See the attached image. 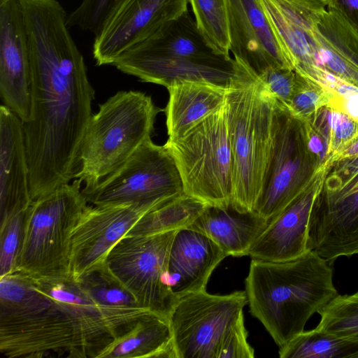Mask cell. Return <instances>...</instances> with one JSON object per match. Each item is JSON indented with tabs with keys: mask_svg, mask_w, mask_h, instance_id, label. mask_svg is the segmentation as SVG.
<instances>
[{
	"mask_svg": "<svg viewBox=\"0 0 358 358\" xmlns=\"http://www.w3.org/2000/svg\"><path fill=\"white\" fill-rule=\"evenodd\" d=\"M76 280L94 300L102 305L140 307L133 295L113 275L106 262L89 270Z\"/></svg>",
	"mask_w": 358,
	"mask_h": 358,
	"instance_id": "obj_27",
	"label": "cell"
},
{
	"mask_svg": "<svg viewBox=\"0 0 358 358\" xmlns=\"http://www.w3.org/2000/svg\"><path fill=\"white\" fill-rule=\"evenodd\" d=\"M350 200L358 204V192Z\"/></svg>",
	"mask_w": 358,
	"mask_h": 358,
	"instance_id": "obj_40",
	"label": "cell"
},
{
	"mask_svg": "<svg viewBox=\"0 0 358 358\" xmlns=\"http://www.w3.org/2000/svg\"><path fill=\"white\" fill-rule=\"evenodd\" d=\"M344 117L345 115L340 113L331 112L328 117L329 124L331 129L334 131L340 124Z\"/></svg>",
	"mask_w": 358,
	"mask_h": 358,
	"instance_id": "obj_37",
	"label": "cell"
},
{
	"mask_svg": "<svg viewBox=\"0 0 358 358\" xmlns=\"http://www.w3.org/2000/svg\"><path fill=\"white\" fill-rule=\"evenodd\" d=\"M165 145L176 162L186 194L209 206H231L233 166L226 103Z\"/></svg>",
	"mask_w": 358,
	"mask_h": 358,
	"instance_id": "obj_8",
	"label": "cell"
},
{
	"mask_svg": "<svg viewBox=\"0 0 358 358\" xmlns=\"http://www.w3.org/2000/svg\"><path fill=\"white\" fill-rule=\"evenodd\" d=\"M187 4V0H117L94 33L96 65H113L126 50L183 15Z\"/></svg>",
	"mask_w": 358,
	"mask_h": 358,
	"instance_id": "obj_12",
	"label": "cell"
},
{
	"mask_svg": "<svg viewBox=\"0 0 358 358\" xmlns=\"http://www.w3.org/2000/svg\"><path fill=\"white\" fill-rule=\"evenodd\" d=\"M345 108L349 116L358 120V94L346 97Z\"/></svg>",
	"mask_w": 358,
	"mask_h": 358,
	"instance_id": "obj_35",
	"label": "cell"
},
{
	"mask_svg": "<svg viewBox=\"0 0 358 358\" xmlns=\"http://www.w3.org/2000/svg\"><path fill=\"white\" fill-rule=\"evenodd\" d=\"M230 51L257 74L291 69L257 0H228ZM293 70V69H292Z\"/></svg>",
	"mask_w": 358,
	"mask_h": 358,
	"instance_id": "obj_17",
	"label": "cell"
},
{
	"mask_svg": "<svg viewBox=\"0 0 358 358\" xmlns=\"http://www.w3.org/2000/svg\"><path fill=\"white\" fill-rule=\"evenodd\" d=\"M0 96L22 122L30 117L31 66L27 34L17 0L0 3Z\"/></svg>",
	"mask_w": 358,
	"mask_h": 358,
	"instance_id": "obj_14",
	"label": "cell"
},
{
	"mask_svg": "<svg viewBox=\"0 0 358 358\" xmlns=\"http://www.w3.org/2000/svg\"><path fill=\"white\" fill-rule=\"evenodd\" d=\"M208 206L185 193L146 213L126 236H149L187 228Z\"/></svg>",
	"mask_w": 358,
	"mask_h": 358,
	"instance_id": "obj_24",
	"label": "cell"
},
{
	"mask_svg": "<svg viewBox=\"0 0 358 358\" xmlns=\"http://www.w3.org/2000/svg\"><path fill=\"white\" fill-rule=\"evenodd\" d=\"M176 358L169 318L152 311L115 338L96 358Z\"/></svg>",
	"mask_w": 358,
	"mask_h": 358,
	"instance_id": "obj_23",
	"label": "cell"
},
{
	"mask_svg": "<svg viewBox=\"0 0 358 358\" xmlns=\"http://www.w3.org/2000/svg\"><path fill=\"white\" fill-rule=\"evenodd\" d=\"M197 28L213 50L229 56L230 32L228 0H187Z\"/></svg>",
	"mask_w": 358,
	"mask_h": 358,
	"instance_id": "obj_26",
	"label": "cell"
},
{
	"mask_svg": "<svg viewBox=\"0 0 358 358\" xmlns=\"http://www.w3.org/2000/svg\"><path fill=\"white\" fill-rule=\"evenodd\" d=\"M47 303L25 317L0 320V352L9 358H96L115 338L152 310L94 300L71 275L32 278Z\"/></svg>",
	"mask_w": 358,
	"mask_h": 358,
	"instance_id": "obj_2",
	"label": "cell"
},
{
	"mask_svg": "<svg viewBox=\"0 0 358 358\" xmlns=\"http://www.w3.org/2000/svg\"><path fill=\"white\" fill-rule=\"evenodd\" d=\"M245 284L250 313L279 347L338 295L331 264L311 250L287 261L252 259Z\"/></svg>",
	"mask_w": 358,
	"mask_h": 358,
	"instance_id": "obj_3",
	"label": "cell"
},
{
	"mask_svg": "<svg viewBox=\"0 0 358 358\" xmlns=\"http://www.w3.org/2000/svg\"><path fill=\"white\" fill-rule=\"evenodd\" d=\"M29 208L0 222V277L17 271Z\"/></svg>",
	"mask_w": 358,
	"mask_h": 358,
	"instance_id": "obj_29",
	"label": "cell"
},
{
	"mask_svg": "<svg viewBox=\"0 0 358 358\" xmlns=\"http://www.w3.org/2000/svg\"><path fill=\"white\" fill-rule=\"evenodd\" d=\"M22 120L0 106V222L32 203Z\"/></svg>",
	"mask_w": 358,
	"mask_h": 358,
	"instance_id": "obj_18",
	"label": "cell"
},
{
	"mask_svg": "<svg viewBox=\"0 0 358 358\" xmlns=\"http://www.w3.org/2000/svg\"><path fill=\"white\" fill-rule=\"evenodd\" d=\"M356 124L345 115L340 124L334 130L335 136L339 140H345L352 136Z\"/></svg>",
	"mask_w": 358,
	"mask_h": 358,
	"instance_id": "obj_34",
	"label": "cell"
},
{
	"mask_svg": "<svg viewBox=\"0 0 358 358\" xmlns=\"http://www.w3.org/2000/svg\"><path fill=\"white\" fill-rule=\"evenodd\" d=\"M237 60L238 73L227 86L226 113L233 166L231 207L244 213L255 210L262 191L273 150L275 99L258 74Z\"/></svg>",
	"mask_w": 358,
	"mask_h": 358,
	"instance_id": "obj_4",
	"label": "cell"
},
{
	"mask_svg": "<svg viewBox=\"0 0 358 358\" xmlns=\"http://www.w3.org/2000/svg\"><path fill=\"white\" fill-rule=\"evenodd\" d=\"M247 303L245 291L217 295L203 290L177 299L169 316L176 358H216Z\"/></svg>",
	"mask_w": 358,
	"mask_h": 358,
	"instance_id": "obj_11",
	"label": "cell"
},
{
	"mask_svg": "<svg viewBox=\"0 0 358 358\" xmlns=\"http://www.w3.org/2000/svg\"><path fill=\"white\" fill-rule=\"evenodd\" d=\"M326 3L339 10L358 28V0H325Z\"/></svg>",
	"mask_w": 358,
	"mask_h": 358,
	"instance_id": "obj_33",
	"label": "cell"
},
{
	"mask_svg": "<svg viewBox=\"0 0 358 358\" xmlns=\"http://www.w3.org/2000/svg\"><path fill=\"white\" fill-rule=\"evenodd\" d=\"M312 206L309 195L297 196L268 223L252 245L248 255L252 259L282 262L308 252Z\"/></svg>",
	"mask_w": 358,
	"mask_h": 358,
	"instance_id": "obj_20",
	"label": "cell"
},
{
	"mask_svg": "<svg viewBox=\"0 0 358 358\" xmlns=\"http://www.w3.org/2000/svg\"><path fill=\"white\" fill-rule=\"evenodd\" d=\"M117 0H83L66 19L69 28L78 27L94 34Z\"/></svg>",
	"mask_w": 358,
	"mask_h": 358,
	"instance_id": "obj_31",
	"label": "cell"
},
{
	"mask_svg": "<svg viewBox=\"0 0 358 358\" xmlns=\"http://www.w3.org/2000/svg\"><path fill=\"white\" fill-rule=\"evenodd\" d=\"M90 204L137 203L152 207L183 194L176 162L164 145L145 141L115 171L82 188Z\"/></svg>",
	"mask_w": 358,
	"mask_h": 358,
	"instance_id": "obj_9",
	"label": "cell"
},
{
	"mask_svg": "<svg viewBox=\"0 0 358 358\" xmlns=\"http://www.w3.org/2000/svg\"><path fill=\"white\" fill-rule=\"evenodd\" d=\"M163 110L139 91H120L99 106L85 129L74 180L96 185L120 167L151 138Z\"/></svg>",
	"mask_w": 358,
	"mask_h": 358,
	"instance_id": "obj_6",
	"label": "cell"
},
{
	"mask_svg": "<svg viewBox=\"0 0 358 358\" xmlns=\"http://www.w3.org/2000/svg\"><path fill=\"white\" fill-rule=\"evenodd\" d=\"M258 76L269 94L277 101L285 104L297 90L300 76L291 69L270 67Z\"/></svg>",
	"mask_w": 358,
	"mask_h": 358,
	"instance_id": "obj_30",
	"label": "cell"
},
{
	"mask_svg": "<svg viewBox=\"0 0 358 358\" xmlns=\"http://www.w3.org/2000/svg\"><path fill=\"white\" fill-rule=\"evenodd\" d=\"M154 208L137 203L88 204L71 234V277L78 280L103 263L112 248Z\"/></svg>",
	"mask_w": 358,
	"mask_h": 358,
	"instance_id": "obj_13",
	"label": "cell"
},
{
	"mask_svg": "<svg viewBox=\"0 0 358 358\" xmlns=\"http://www.w3.org/2000/svg\"><path fill=\"white\" fill-rule=\"evenodd\" d=\"M301 28L317 65L339 76L358 73V28L325 0H312Z\"/></svg>",
	"mask_w": 358,
	"mask_h": 358,
	"instance_id": "obj_15",
	"label": "cell"
},
{
	"mask_svg": "<svg viewBox=\"0 0 358 358\" xmlns=\"http://www.w3.org/2000/svg\"><path fill=\"white\" fill-rule=\"evenodd\" d=\"M248 333L242 313L225 334L216 358H253L254 350L247 341Z\"/></svg>",
	"mask_w": 358,
	"mask_h": 358,
	"instance_id": "obj_32",
	"label": "cell"
},
{
	"mask_svg": "<svg viewBox=\"0 0 358 358\" xmlns=\"http://www.w3.org/2000/svg\"><path fill=\"white\" fill-rule=\"evenodd\" d=\"M358 153V143L354 145L347 152L348 155H354Z\"/></svg>",
	"mask_w": 358,
	"mask_h": 358,
	"instance_id": "obj_39",
	"label": "cell"
},
{
	"mask_svg": "<svg viewBox=\"0 0 358 358\" xmlns=\"http://www.w3.org/2000/svg\"><path fill=\"white\" fill-rule=\"evenodd\" d=\"M227 256L204 234L188 228L178 230L168 263V284L176 299L206 290L213 270Z\"/></svg>",
	"mask_w": 358,
	"mask_h": 358,
	"instance_id": "obj_19",
	"label": "cell"
},
{
	"mask_svg": "<svg viewBox=\"0 0 358 358\" xmlns=\"http://www.w3.org/2000/svg\"><path fill=\"white\" fill-rule=\"evenodd\" d=\"M31 110L22 129L33 201L74 180L95 91L57 0H22Z\"/></svg>",
	"mask_w": 358,
	"mask_h": 358,
	"instance_id": "obj_1",
	"label": "cell"
},
{
	"mask_svg": "<svg viewBox=\"0 0 358 358\" xmlns=\"http://www.w3.org/2000/svg\"><path fill=\"white\" fill-rule=\"evenodd\" d=\"M5 1H6V0H0V3L4 2Z\"/></svg>",
	"mask_w": 358,
	"mask_h": 358,
	"instance_id": "obj_41",
	"label": "cell"
},
{
	"mask_svg": "<svg viewBox=\"0 0 358 358\" xmlns=\"http://www.w3.org/2000/svg\"><path fill=\"white\" fill-rule=\"evenodd\" d=\"M278 352L280 358H358V341L315 328L303 331Z\"/></svg>",
	"mask_w": 358,
	"mask_h": 358,
	"instance_id": "obj_25",
	"label": "cell"
},
{
	"mask_svg": "<svg viewBox=\"0 0 358 358\" xmlns=\"http://www.w3.org/2000/svg\"><path fill=\"white\" fill-rule=\"evenodd\" d=\"M164 112L168 140L181 138L204 118L226 103L227 87L208 82L189 81L167 88Z\"/></svg>",
	"mask_w": 358,
	"mask_h": 358,
	"instance_id": "obj_21",
	"label": "cell"
},
{
	"mask_svg": "<svg viewBox=\"0 0 358 358\" xmlns=\"http://www.w3.org/2000/svg\"><path fill=\"white\" fill-rule=\"evenodd\" d=\"M81 185L75 179L33 201L17 271L35 279L70 276L71 234L89 204Z\"/></svg>",
	"mask_w": 358,
	"mask_h": 358,
	"instance_id": "obj_7",
	"label": "cell"
},
{
	"mask_svg": "<svg viewBox=\"0 0 358 358\" xmlns=\"http://www.w3.org/2000/svg\"><path fill=\"white\" fill-rule=\"evenodd\" d=\"M308 148L312 152L318 153L322 150V144L318 137L313 136L309 140Z\"/></svg>",
	"mask_w": 358,
	"mask_h": 358,
	"instance_id": "obj_38",
	"label": "cell"
},
{
	"mask_svg": "<svg viewBox=\"0 0 358 358\" xmlns=\"http://www.w3.org/2000/svg\"><path fill=\"white\" fill-rule=\"evenodd\" d=\"M318 313L317 329L358 341V292L338 294Z\"/></svg>",
	"mask_w": 358,
	"mask_h": 358,
	"instance_id": "obj_28",
	"label": "cell"
},
{
	"mask_svg": "<svg viewBox=\"0 0 358 358\" xmlns=\"http://www.w3.org/2000/svg\"><path fill=\"white\" fill-rule=\"evenodd\" d=\"M178 231L149 236H125L112 248L105 260L140 307L168 318L177 301L168 284V263Z\"/></svg>",
	"mask_w": 358,
	"mask_h": 358,
	"instance_id": "obj_10",
	"label": "cell"
},
{
	"mask_svg": "<svg viewBox=\"0 0 358 358\" xmlns=\"http://www.w3.org/2000/svg\"><path fill=\"white\" fill-rule=\"evenodd\" d=\"M142 82L163 85L189 81L227 87L239 62L216 53L189 11L123 52L113 64Z\"/></svg>",
	"mask_w": 358,
	"mask_h": 358,
	"instance_id": "obj_5",
	"label": "cell"
},
{
	"mask_svg": "<svg viewBox=\"0 0 358 358\" xmlns=\"http://www.w3.org/2000/svg\"><path fill=\"white\" fill-rule=\"evenodd\" d=\"M337 92L346 98L358 94V87L349 84H342L337 87Z\"/></svg>",
	"mask_w": 358,
	"mask_h": 358,
	"instance_id": "obj_36",
	"label": "cell"
},
{
	"mask_svg": "<svg viewBox=\"0 0 358 358\" xmlns=\"http://www.w3.org/2000/svg\"><path fill=\"white\" fill-rule=\"evenodd\" d=\"M268 222L255 211L239 213L227 208L208 206L187 228L210 238L228 256L248 255Z\"/></svg>",
	"mask_w": 358,
	"mask_h": 358,
	"instance_id": "obj_22",
	"label": "cell"
},
{
	"mask_svg": "<svg viewBox=\"0 0 358 358\" xmlns=\"http://www.w3.org/2000/svg\"><path fill=\"white\" fill-rule=\"evenodd\" d=\"M292 115L275 101L273 144L269 165L255 212L268 223L297 196L300 162L294 155Z\"/></svg>",
	"mask_w": 358,
	"mask_h": 358,
	"instance_id": "obj_16",
	"label": "cell"
}]
</instances>
